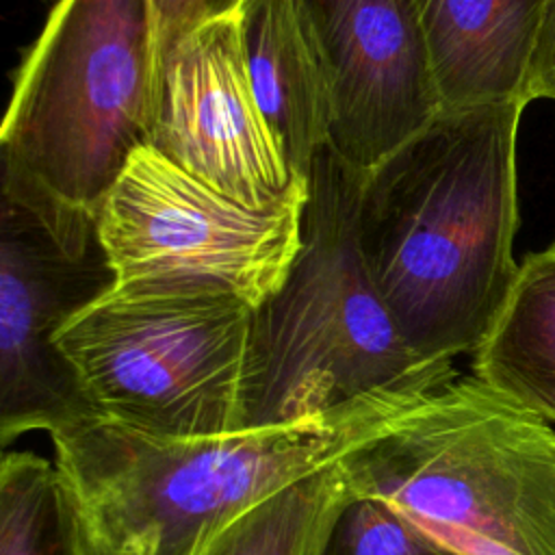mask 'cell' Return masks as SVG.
<instances>
[{
    "instance_id": "6da1fadb",
    "label": "cell",
    "mask_w": 555,
    "mask_h": 555,
    "mask_svg": "<svg viewBox=\"0 0 555 555\" xmlns=\"http://www.w3.org/2000/svg\"><path fill=\"white\" fill-rule=\"evenodd\" d=\"M525 106L444 108L364 173L360 254L403 338L425 360L473 353L514 286Z\"/></svg>"
},
{
    "instance_id": "7a4b0ae2",
    "label": "cell",
    "mask_w": 555,
    "mask_h": 555,
    "mask_svg": "<svg viewBox=\"0 0 555 555\" xmlns=\"http://www.w3.org/2000/svg\"><path fill=\"white\" fill-rule=\"evenodd\" d=\"M423 397L379 392L284 427L195 438L91 416L50 438L85 555H195L234 516L343 460Z\"/></svg>"
},
{
    "instance_id": "3957f363",
    "label": "cell",
    "mask_w": 555,
    "mask_h": 555,
    "mask_svg": "<svg viewBox=\"0 0 555 555\" xmlns=\"http://www.w3.org/2000/svg\"><path fill=\"white\" fill-rule=\"evenodd\" d=\"M362 182L330 145L314 156L299 254L251 317L238 431L301 423L379 392L423 397L457 377L453 362L425 360L408 345L366 273Z\"/></svg>"
},
{
    "instance_id": "277c9868",
    "label": "cell",
    "mask_w": 555,
    "mask_h": 555,
    "mask_svg": "<svg viewBox=\"0 0 555 555\" xmlns=\"http://www.w3.org/2000/svg\"><path fill=\"white\" fill-rule=\"evenodd\" d=\"M340 462L353 494L457 555H555V425L475 375L425 395Z\"/></svg>"
},
{
    "instance_id": "5b68a950",
    "label": "cell",
    "mask_w": 555,
    "mask_h": 555,
    "mask_svg": "<svg viewBox=\"0 0 555 555\" xmlns=\"http://www.w3.org/2000/svg\"><path fill=\"white\" fill-rule=\"evenodd\" d=\"M160 63L154 0H56L15 74L2 154L95 210L152 143Z\"/></svg>"
},
{
    "instance_id": "8992f818",
    "label": "cell",
    "mask_w": 555,
    "mask_h": 555,
    "mask_svg": "<svg viewBox=\"0 0 555 555\" xmlns=\"http://www.w3.org/2000/svg\"><path fill=\"white\" fill-rule=\"evenodd\" d=\"M254 308L217 293L113 286L56 334L93 414L134 431H238Z\"/></svg>"
},
{
    "instance_id": "52a82bcc",
    "label": "cell",
    "mask_w": 555,
    "mask_h": 555,
    "mask_svg": "<svg viewBox=\"0 0 555 555\" xmlns=\"http://www.w3.org/2000/svg\"><path fill=\"white\" fill-rule=\"evenodd\" d=\"M115 286L95 210L72 204L2 154L0 444L95 416L56 343L59 330Z\"/></svg>"
},
{
    "instance_id": "ba28073f",
    "label": "cell",
    "mask_w": 555,
    "mask_h": 555,
    "mask_svg": "<svg viewBox=\"0 0 555 555\" xmlns=\"http://www.w3.org/2000/svg\"><path fill=\"white\" fill-rule=\"evenodd\" d=\"M306 195L251 208L143 145L95 219L115 286L234 295L256 310L280 291L299 254Z\"/></svg>"
},
{
    "instance_id": "9c48e42d",
    "label": "cell",
    "mask_w": 555,
    "mask_h": 555,
    "mask_svg": "<svg viewBox=\"0 0 555 555\" xmlns=\"http://www.w3.org/2000/svg\"><path fill=\"white\" fill-rule=\"evenodd\" d=\"M150 145L251 208L308 191L254 93L238 11L204 17L163 50Z\"/></svg>"
},
{
    "instance_id": "30bf717a",
    "label": "cell",
    "mask_w": 555,
    "mask_h": 555,
    "mask_svg": "<svg viewBox=\"0 0 555 555\" xmlns=\"http://www.w3.org/2000/svg\"><path fill=\"white\" fill-rule=\"evenodd\" d=\"M330 91V147L366 173L442 111L416 0H308Z\"/></svg>"
},
{
    "instance_id": "8fae6325",
    "label": "cell",
    "mask_w": 555,
    "mask_h": 555,
    "mask_svg": "<svg viewBox=\"0 0 555 555\" xmlns=\"http://www.w3.org/2000/svg\"><path fill=\"white\" fill-rule=\"evenodd\" d=\"M546 0H416L444 108L527 102Z\"/></svg>"
},
{
    "instance_id": "7c38bea8",
    "label": "cell",
    "mask_w": 555,
    "mask_h": 555,
    "mask_svg": "<svg viewBox=\"0 0 555 555\" xmlns=\"http://www.w3.org/2000/svg\"><path fill=\"white\" fill-rule=\"evenodd\" d=\"M238 28L258 104L295 176L330 145V91L308 0H243Z\"/></svg>"
},
{
    "instance_id": "4fadbf2b",
    "label": "cell",
    "mask_w": 555,
    "mask_h": 555,
    "mask_svg": "<svg viewBox=\"0 0 555 555\" xmlns=\"http://www.w3.org/2000/svg\"><path fill=\"white\" fill-rule=\"evenodd\" d=\"M473 375L555 425V241L518 262L499 317L473 351Z\"/></svg>"
},
{
    "instance_id": "5bb4252c",
    "label": "cell",
    "mask_w": 555,
    "mask_h": 555,
    "mask_svg": "<svg viewBox=\"0 0 555 555\" xmlns=\"http://www.w3.org/2000/svg\"><path fill=\"white\" fill-rule=\"evenodd\" d=\"M349 496L338 460L247 507L206 538L195 555H321Z\"/></svg>"
},
{
    "instance_id": "9a60e30c",
    "label": "cell",
    "mask_w": 555,
    "mask_h": 555,
    "mask_svg": "<svg viewBox=\"0 0 555 555\" xmlns=\"http://www.w3.org/2000/svg\"><path fill=\"white\" fill-rule=\"evenodd\" d=\"M0 555H85L63 477L46 457H0Z\"/></svg>"
},
{
    "instance_id": "2e32d148",
    "label": "cell",
    "mask_w": 555,
    "mask_h": 555,
    "mask_svg": "<svg viewBox=\"0 0 555 555\" xmlns=\"http://www.w3.org/2000/svg\"><path fill=\"white\" fill-rule=\"evenodd\" d=\"M321 555H457L416 527L386 503L353 494L336 516Z\"/></svg>"
},
{
    "instance_id": "e0dca14e",
    "label": "cell",
    "mask_w": 555,
    "mask_h": 555,
    "mask_svg": "<svg viewBox=\"0 0 555 555\" xmlns=\"http://www.w3.org/2000/svg\"><path fill=\"white\" fill-rule=\"evenodd\" d=\"M525 95H527V102H533V100L555 102V0H546V7H544V17H542L540 37L533 52Z\"/></svg>"
},
{
    "instance_id": "ac0fdd59",
    "label": "cell",
    "mask_w": 555,
    "mask_h": 555,
    "mask_svg": "<svg viewBox=\"0 0 555 555\" xmlns=\"http://www.w3.org/2000/svg\"><path fill=\"white\" fill-rule=\"evenodd\" d=\"M163 50L206 17L204 0H154Z\"/></svg>"
},
{
    "instance_id": "d6986e66",
    "label": "cell",
    "mask_w": 555,
    "mask_h": 555,
    "mask_svg": "<svg viewBox=\"0 0 555 555\" xmlns=\"http://www.w3.org/2000/svg\"><path fill=\"white\" fill-rule=\"evenodd\" d=\"M243 0H204V9H206V17H215V15H228V13H236Z\"/></svg>"
}]
</instances>
